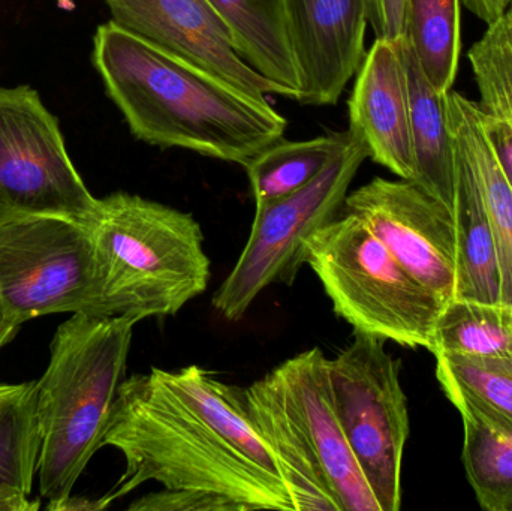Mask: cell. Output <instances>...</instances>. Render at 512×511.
Listing matches in <instances>:
<instances>
[{"label": "cell", "mask_w": 512, "mask_h": 511, "mask_svg": "<svg viewBox=\"0 0 512 511\" xmlns=\"http://www.w3.org/2000/svg\"><path fill=\"white\" fill-rule=\"evenodd\" d=\"M93 65L138 140L245 167L282 140L286 119L267 99L123 29L101 24Z\"/></svg>", "instance_id": "obj_1"}, {"label": "cell", "mask_w": 512, "mask_h": 511, "mask_svg": "<svg viewBox=\"0 0 512 511\" xmlns=\"http://www.w3.org/2000/svg\"><path fill=\"white\" fill-rule=\"evenodd\" d=\"M102 444L122 452L126 470L96 500L99 510L156 482L224 498L240 511H294L283 480L234 449L165 384L158 368L120 384Z\"/></svg>", "instance_id": "obj_2"}, {"label": "cell", "mask_w": 512, "mask_h": 511, "mask_svg": "<svg viewBox=\"0 0 512 511\" xmlns=\"http://www.w3.org/2000/svg\"><path fill=\"white\" fill-rule=\"evenodd\" d=\"M135 324L128 317L75 314L54 333L50 363L36 381L39 494L48 510L57 511L71 497L90 459L104 447Z\"/></svg>", "instance_id": "obj_3"}, {"label": "cell", "mask_w": 512, "mask_h": 511, "mask_svg": "<svg viewBox=\"0 0 512 511\" xmlns=\"http://www.w3.org/2000/svg\"><path fill=\"white\" fill-rule=\"evenodd\" d=\"M246 398L294 511H382L337 417L321 348L285 360Z\"/></svg>", "instance_id": "obj_4"}, {"label": "cell", "mask_w": 512, "mask_h": 511, "mask_svg": "<svg viewBox=\"0 0 512 511\" xmlns=\"http://www.w3.org/2000/svg\"><path fill=\"white\" fill-rule=\"evenodd\" d=\"M89 227L104 317H171L207 290L210 260L191 213L116 192L99 200Z\"/></svg>", "instance_id": "obj_5"}, {"label": "cell", "mask_w": 512, "mask_h": 511, "mask_svg": "<svg viewBox=\"0 0 512 511\" xmlns=\"http://www.w3.org/2000/svg\"><path fill=\"white\" fill-rule=\"evenodd\" d=\"M306 248V264L321 281L337 317L357 332L432 353L444 303L360 218L342 210L310 237Z\"/></svg>", "instance_id": "obj_6"}, {"label": "cell", "mask_w": 512, "mask_h": 511, "mask_svg": "<svg viewBox=\"0 0 512 511\" xmlns=\"http://www.w3.org/2000/svg\"><path fill=\"white\" fill-rule=\"evenodd\" d=\"M0 309L20 329L42 315H102L89 225L60 216L0 221Z\"/></svg>", "instance_id": "obj_7"}, {"label": "cell", "mask_w": 512, "mask_h": 511, "mask_svg": "<svg viewBox=\"0 0 512 511\" xmlns=\"http://www.w3.org/2000/svg\"><path fill=\"white\" fill-rule=\"evenodd\" d=\"M366 147L351 143L309 185L279 200L255 206L251 236L236 266L213 294L212 305L228 321H239L256 297L274 284L294 285L306 264L307 242L342 213Z\"/></svg>", "instance_id": "obj_8"}, {"label": "cell", "mask_w": 512, "mask_h": 511, "mask_svg": "<svg viewBox=\"0 0 512 511\" xmlns=\"http://www.w3.org/2000/svg\"><path fill=\"white\" fill-rule=\"evenodd\" d=\"M385 339L354 330L351 344L328 359V380L340 425L382 511L402 506V465L409 438L402 362Z\"/></svg>", "instance_id": "obj_9"}, {"label": "cell", "mask_w": 512, "mask_h": 511, "mask_svg": "<svg viewBox=\"0 0 512 511\" xmlns=\"http://www.w3.org/2000/svg\"><path fill=\"white\" fill-rule=\"evenodd\" d=\"M98 203L39 93L29 86L0 87V221L60 216L90 225Z\"/></svg>", "instance_id": "obj_10"}, {"label": "cell", "mask_w": 512, "mask_h": 511, "mask_svg": "<svg viewBox=\"0 0 512 511\" xmlns=\"http://www.w3.org/2000/svg\"><path fill=\"white\" fill-rule=\"evenodd\" d=\"M352 213L445 305L456 299L453 213L409 180L375 177L346 195Z\"/></svg>", "instance_id": "obj_11"}, {"label": "cell", "mask_w": 512, "mask_h": 511, "mask_svg": "<svg viewBox=\"0 0 512 511\" xmlns=\"http://www.w3.org/2000/svg\"><path fill=\"white\" fill-rule=\"evenodd\" d=\"M111 21L195 63L256 98L285 92L237 51L224 21L207 0H104Z\"/></svg>", "instance_id": "obj_12"}, {"label": "cell", "mask_w": 512, "mask_h": 511, "mask_svg": "<svg viewBox=\"0 0 512 511\" xmlns=\"http://www.w3.org/2000/svg\"><path fill=\"white\" fill-rule=\"evenodd\" d=\"M304 105L339 101L366 56L370 0H285Z\"/></svg>", "instance_id": "obj_13"}, {"label": "cell", "mask_w": 512, "mask_h": 511, "mask_svg": "<svg viewBox=\"0 0 512 511\" xmlns=\"http://www.w3.org/2000/svg\"><path fill=\"white\" fill-rule=\"evenodd\" d=\"M348 107L349 131L369 158L412 182L415 159L402 38H376L358 69Z\"/></svg>", "instance_id": "obj_14"}, {"label": "cell", "mask_w": 512, "mask_h": 511, "mask_svg": "<svg viewBox=\"0 0 512 511\" xmlns=\"http://www.w3.org/2000/svg\"><path fill=\"white\" fill-rule=\"evenodd\" d=\"M444 107L457 152L477 182L492 225L502 306L512 309V186L487 131L481 105L451 89L444 95Z\"/></svg>", "instance_id": "obj_15"}, {"label": "cell", "mask_w": 512, "mask_h": 511, "mask_svg": "<svg viewBox=\"0 0 512 511\" xmlns=\"http://www.w3.org/2000/svg\"><path fill=\"white\" fill-rule=\"evenodd\" d=\"M463 423L462 461L478 503L512 511V420L448 380H438Z\"/></svg>", "instance_id": "obj_16"}, {"label": "cell", "mask_w": 512, "mask_h": 511, "mask_svg": "<svg viewBox=\"0 0 512 511\" xmlns=\"http://www.w3.org/2000/svg\"><path fill=\"white\" fill-rule=\"evenodd\" d=\"M408 74L412 147L415 176L412 183L453 210L457 180V149L445 114L444 95H439L424 74L411 44L402 38Z\"/></svg>", "instance_id": "obj_17"}, {"label": "cell", "mask_w": 512, "mask_h": 511, "mask_svg": "<svg viewBox=\"0 0 512 511\" xmlns=\"http://www.w3.org/2000/svg\"><path fill=\"white\" fill-rule=\"evenodd\" d=\"M224 21L240 56L286 98L297 99L300 74L292 53L285 0H207Z\"/></svg>", "instance_id": "obj_18"}, {"label": "cell", "mask_w": 512, "mask_h": 511, "mask_svg": "<svg viewBox=\"0 0 512 511\" xmlns=\"http://www.w3.org/2000/svg\"><path fill=\"white\" fill-rule=\"evenodd\" d=\"M456 230V299L502 305L501 270L492 225L480 189L457 152L456 194L453 210Z\"/></svg>", "instance_id": "obj_19"}, {"label": "cell", "mask_w": 512, "mask_h": 511, "mask_svg": "<svg viewBox=\"0 0 512 511\" xmlns=\"http://www.w3.org/2000/svg\"><path fill=\"white\" fill-rule=\"evenodd\" d=\"M351 131L321 135L312 140H279L245 165L255 206L300 191L351 143Z\"/></svg>", "instance_id": "obj_20"}, {"label": "cell", "mask_w": 512, "mask_h": 511, "mask_svg": "<svg viewBox=\"0 0 512 511\" xmlns=\"http://www.w3.org/2000/svg\"><path fill=\"white\" fill-rule=\"evenodd\" d=\"M462 0H408L406 39L439 95L453 89L462 53Z\"/></svg>", "instance_id": "obj_21"}, {"label": "cell", "mask_w": 512, "mask_h": 511, "mask_svg": "<svg viewBox=\"0 0 512 511\" xmlns=\"http://www.w3.org/2000/svg\"><path fill=\"white\" fill-rule=\"evenodd\" d=\"M36 395V381L0 384V489L32 492L41 452Z\"/></svg>", "instance_id": "obj_22"}, {"label": "cell", "mask_w": 512, "mask_h": 511, "mask_svg": "<svg viewBox=\"0 0 512 511\" xmlns=\"http://www.w3.org/2000/svg\"><path fill=\"white\" fill-rule=\"evenodd\" d=\"M432 354L512 360L510 309L453 300L442 309Z\"/></svg>", "instance_id": "obj_23"}, {"label": "cell", "mask_w": 512, "mask_h": 511, "mask_svg": "<svg viewBox=\"0 0 512 511\" xmlns=\"http://www.w3.org/2000/svg\"><path fill=\"white\" fill-rule=\"evenodd\" d=\"M469 62L484 111L512 129V6L472 45Z\"/></svg>", "instance_id": "obj_24"}, {"label": "cell", "mask_w": 512, "mask_h": 511, "mask_svg": "<svg viewBox=\"0 0 512 511\" xmlns=\"http://www.w3.org/2000/svg\"><path fill=\"white\" fill-rule=\"evenodd\" d=\"M436 377L457 384L512 420V360L435 354Z\"/></svg>", "instance_id": "obj_25"}, {"label": "cell", "mask_w": 512, "mask_h": 511, "mask_svg": "<svg viewBox=\"0 0 512 511\" xmlns=\"http://www.w3.org/2000/svg\"><path fill=\"white\" fill-rule=\"evenodd\" d=\"M129 511H240L236 504L200 492L162 489L129 504Z\"/></svg>", "instance_id": "obj_26"}, {"label": "cell", "mask_w": 512, "mask_h": 511, "mask_svg": "<svg viewBox=\"0 0 512 511\" xmlns=\"http://www.w3.org/2000/svg\"><path fill=\"white\" fill-rule=\"evenodd\" d=\"M408 0H370L369 23L376 38L400 39L406 35Z\"/></svg>", "instance_id": "obj_27"}, {"label": "cell", "mask_w": 512, "mask_h": 511, "mask_svg": "<svg viewBox=\"0 0 512 511\" xmlns=\"http://www.w3.org/2000/svg\"><path fill=\"white\" fill-rule=\"evenodd\" d=\"M484 119H486L487 131H489L490 138H492L493 146H495L496 153H498L505 176H507L508 182L512 186V129L504 120L487 113V111H484Z\"/></svg>", "instance_id": "obj_28"}, {"label": "cell", "mask_w": 512, "mask_h": 511, "mask_svg": "<svg viewBox=\"0 0 512 511\" xmlns=\"http://www.w3.org/2000/svg\"><path fill=\"white\" fill-rule=\"evenodd\" d=\"M462 2L487 26L498 21L508 9V0H462Z\"/></svg>", "instance_id": "obj_29"}, {"label": "cell", "mask_w": 512, "mask_h": 511, "mask_svg": "<svg viewBox=\"0 0 512 511\" xmlns=\"http://www.w3.org/2000/svg\"><path fill=\"white\" fill-rule=\"evenodd\" d=\"M39 507V500H30L23 492L0 489V511H36Z\"/></svg>", "instance_id": "obj_30"}, {"label": "cell", "mask_w": 512, "mask_h": 511, "mask_svg": "<svg viewBox=\"0 0 512 511\" xmlns=\"http://www.w3.org/2000/svg\"><path fill=\"white\" fill-rule=\"evenodd\" d=\"M77 510H92L98 511V501L86 500V498L69 497L57 511H77Z\"/></svg>", "instance_id": "obj_31"}, {"label": "cell", "mask_w": 512, "mask_h": 511, "mask_svg": "<svg viewBox=\"0 0 512 511\" xmlns=\"http://www.w3.org/2000/svg\"><path fill=\"white\" fill-rule=\"evenodd\" d=\"M17 332L18 327H15L14 324L5 317L2 309H0V350L14 339L15 333Z\"/></svg>", "instance_id": "obj_32"}, {"label": "cell", "mask_w": 512, "mask_h": 511, "mask_svg": "<svg viewBox=\"0 0 512 511\" xmlns=\"http://www.w3.org/2000/svg\"><path fill=\"white\" fill-rule=\"evenodd\" d=\"M510 314H511V326H512V309H510Z\"/></svg>", "instance_id": "obj_33"}, {"label": "cell", "mask_w": 512, "mask_h": 511, "mask_svg": "<svg viewBox=\"0 0 512 511\" xmlns=\"http://www.w3.org/2000/svg\"><path fill=\"white\" fill-rule=\"evenodd\" d=\"M508 2H511V6H512V0H508Z\"/></svg>", "instance_id": "obj_34"}]
</instances>
